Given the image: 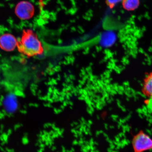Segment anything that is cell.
<instances>
[{"mask_svg": "<svg viewBox=\"0 0 152 152\" xmlns=\"http://www.w3.org/2000/svg\"><path fill=\"white\" fill-rule=\"evenodd\" d=\"M19 52L28 57L42 54L43 48L36 34L30 29L24 30L17 45Z\"/></svg>", "mask_w": 152, "mask_h": 152, "instance_id": "6da1fadb", "label": "cell"}, {"mask_svg": "<svg viewBox=\"0 0 152 152\" xmlns=\"http://www.w3.org/2000/svg\"><path fill=\"white\" fill-rule=\"evenodd\" d=\"M132 144L135 152H142L152 150V138L143 130H140L133 136Z\"/></svg>", "mask_w": 152, "mask_h": 152, "instance_id": "7a4b0ae2", "label": "cell"}, {"mask_svg": "<svg viewBox=\"0 0 152 152\" xmlns=\"http://www.w3.org/2000/svg\"><path fill=\"white\" fill-rule=\"evenodd\" d=\"M34 9L31 3L26 1H22L18 4L15 9V13L19 18L23 20H27L33 17Z\"/></svg>", "mask_w": 152, "mask_h": 152, "instance_id": "3957f363", "label": "cell"}, {"mask_svg": "<svg viewBox=\"0 0 152 152\" xmlns=\"http://www.w3.org/2000/svg\"><path fill=\"white\" fill-rule=\"evenodd\" d=\"M18 43L16 38L10 34H4L0 37V47L4 50L10 52L14 50Z\"/></svg>", "mask_w": 152, "mask_h": 152, "instance_id": "277c9868", "label": "cell"}, {"mask_svg": "<svg viewBox=\"0 0 152 152\" xmlns=\"http://www.w3.org/2000/svg\"><path fill=\"white\" fill-rule=\"evenodd\" d=\"M141 91L144 96L152 99V72L147 73L144 77Z\"/></svg>", "mask_w": 152, "mask_h": 152, "instance_id": "5b68a950", "label": "cell"}, {"mask_svg": "<svg viewBox=\"0 0 152 152\" xmlns=\"http://www.w3.org/2000/svg\"><path fill=\"white\" fill-rule=\"evenodd\" d=\"M139 0H123V7L125 10L132 11L138 8L140 5Z\"/></svg>", "mask_w": 152, "mask_h": 152, "instance_id": "8992f818", "label": "cell"}, {"mask_svg": "<svg viewBox=\"0 0 152 152\" xmlns=\"http://www.w3.org/2000/svg\"><path fill=\"white\" fill-rule=\"evenodd\" d=\"M4 104L5 109L10 112H14L16 109L17 102L14 96H8L5 98Z\"/></svg>", "mask_w": 152, "mask_h": 152, "instance_id": "52a82bcc", "label": "cell"}, {"mask_svg": "<svg viewBox=\"0 0 152 152\" xmlns=\"http://www.w3.org/2000/svg\"><path fill=\"white\" fill-rule=\"evenodd\" d=\"M123 0H106V3L111 8H113L117 4Z\"/></svg>", "mask_w": 152, "mask_h": 152, "instance_id": "ba28073f", "label": "cell"}]
</instances>
